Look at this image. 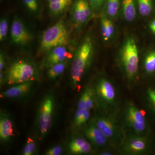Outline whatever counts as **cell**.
<instances>
[{
  "instance_id": "1",
  "label": "cell",
  "mask_w": 155,
  "mask_h": 155,
  "mask_svg": "<svg viewBox=\"0 0 155 155\" xmlns=\"http://www.w3.org/2000/svg\"><path fill=\"white\" fill-rule=\"evenodd\" d=\"M94 51L93 40L87 36L78 46L73 56L70 74L72 85L76 86L81 81L91 63Z\"/></svg>"
},
{
  "instance_id": "2",
  "label": "cell",
  "mask_w": 155,
  "mask_h": 155,
  "mask_svg": "<svg viewBox=\"0 0 155 155\" xmlns=\"http://www.w3.org/2000/svg\"><path fill=\"white\" fill-rule=\"evenodd\" d=\"M69 33L64 22L58 21L48 28L43 34L40 43V50L45 52L59 46H66L69 42Z\"/></svg>"
},
{
  "instance_id": "3",
  "label": "cell",
  "mask_w": 155,
  "mask_h": 155,
  "mask_svg": "<svg viewBox=\"0 0 155 155\" xmlns=\"http://www.w3.org/2000/svg\"><path fill=\"white\" fill-rule=\"evenodd\" d=\"M120 61L129 79L135 77L138 69L139 52L135 39L129 37L125 40L120 51Z\"/></svg>"
},
{
  "instance_id": "4",
  "label": "cell",
  "mask_w": 155,
  "mask_h": 155,
  "mask_svg": "<svg viewBox=\"0 0 155 155\" xmlns=\"http://www.w3.org/2000/svg\"><path fill=\"white\" fill-rule=\"evenodd\" d=\"M35 74L33 65L27 61H18L11 64L8 70L6 81L9 84H17L31 80Z\"/></svg>"
},
{
  "instance_id": "5",
  "label": "cell",
  "mask_w": 155,
  "mask_h": 155,
  "mask_svg": "<svg viewBox=\"0 0 155 155\" xmlns=\"http://www.w3.org/2000/svg\"><path fill=\"white\" fill-rule=\"evenodd\" d=\"M54 106V97L51 94L46 96L40 106L38 114L37 125L41 138L47 135L51 127Z\"/></svg>"
},
{
  "instance_id": "6",
  "label": "cell",
  "mask_w": 155,
  "mask_h": 155,
  "mask_svg": "<svg viewBox=\"0 0 155 155\" xmlns=\"http://www.w3.org/2000/svg\"><path fill=\"white\" fill-rule=\"evenodd\" d=\"M94 16L88 0H75L71 6V18L76 27L85 25Z\"/></svg>"
},
{
  "instance_id": "7",
  "label": "cell",
  "mask_w": 155,
  "mask_h": 155,
  "mask_svg": "<svg viewBox=\"0 0 155 155\" xmlns=\"http://www.w3.org/2000/svg\"><path fill=\"white\" fill-rule=\"evenodd\" d=\"M73 57L66 46H59L50 50L43 61L42 65L44 68H48L55 64L67 61Z\"/></svg>"
},
{
  "instance_id": "8",
  "label": "cell",
  "mask_w": 155,
  "mask_h": 155,
  "mask_svg": "<svg viewBox=\"0 0 155 155\" xmlns=\"http://www.w3.org/2000/svg\"><path fill=\"white\" fill-rule=\"evenodd\" d=\"M11 35L13 43L18 45L28 44L31 39V36L23 22L15 17L11 25Z\"/></svg>"
},
{
  "instance_id": "9",
  "label": "cell",
  "mask_w": 155,
  "mask_h": 155,
  "mask_svg": "<svg viewBox=\"0 0 155 155\" xmlns=\"http://www.w3.org/2000/svg\"><path fill=\"white\" fill-rule=\"evenodd\" d=\"M128 124L137 133L140 134L146 128L144 113L134 106L128 107L126 114Z\"/></svg>"
},
{
  "instance_id": "10",
  "label": "cell",
  "mask_w": 155,
  "mask_h": 155,
  "mask_svg": "<svg viewBox=\"0 0 155 155\" xmlns=\"http://www.w3.org/2000/svg\"><path fill=\"white\" fill-rule=\"evenodd\" d=\"M97 92L101 99L106 104H113L116 99V93L113 84L106 78H102L97 85Z\"/></svg>"
},
{
  "instance_id": "11",
  "label": "cell",
  "mask_w": 155,
  "mask_h": 155,
  "mask_svg": "<svg viewBox=\"0 0 155 155\" xmlns=\"http://www.w3.org/2000/svg\"><path fill=\"white\" fill-rule=\"evenodd\" d=\"M32 80L16 84L15 86L3 92L1 94L2 97L5 98H17L27 94L32 85Z\"/></svg>"
},
{
  "instance_id": "12",
  "label": "cell",
  "mask_w": 155,
  "mask_h": 155,
  "mask_svg": "<svg viewBox=\"0 0 155 155\" xmlns=\"http://www.w3.org/2000/svg\"><path fill=\"white\" fill-rule=\"evenodd\" d=\"M147 142L143 137L137 136H131L127 139L125 143V150L130 153H141L146 150Z\"/></svg>"
},
{
  "instance_id": "13",
  "label": "cell",
  "mask_w": 155,
  "mask_h": 155,
  "mask_svg": "<svg viewBox=\"0 0 155 155\" xmlns=\"http://www.w3.org/2000/svg\"><path fill=\"white\" fill-rule=\"evenodd\" d=\"M14 134V125L9 116L1 113L0 116V139L7 142L11 138Z\"/></svg>"
},
{
  "instance_id": "14",
  "label": "cell",
  "mask_w": 155,
  "mask_h": 155,
  "mask_svg": "<svg viewBox=\"0 0 155 155\" xmlns=\"http://www.w3.org/2000/svg\"><path fill=\"white\" fill-rule=\"evenodd\" d=\"M85 134L89 140L97 146H103L107 141V137L94 123L87 128Z\"/></svg>"
},
{
  "instance_id": "15",
  "label": "cell",
  "mask_w": 155,
  "mask_h": 155,
  "mask_svg": "<svg viewBox=\"0 0 155 155\" xmlns=\"http://www.w3.org/2000/svg\"><path fill=\"white\" fill-rule=\"evenodd\" d=\"M112 20L102 11L101 17V32L105 41L110 40L115 34V26Z\"/></svg>"
},
{
  "instance_id": "16",
  "label": "cell",
  "mask_w": 155,
  "mask_h": 155,
  "mask_svg": "<svg viewBox=\"0 0 155 155\" xmlns=\"http://www.w3.org/2000/svg\"><path fill=\"white\" fill-rule=\"evenodd\" d=\"M94 124L108 138L113 137L116 133V125L109 118L97 117L95 119Z\"/></svg>"
},
{
  "instance_id": "17",
  "label": "cell",
  "mask_w": 155,
  "mask_h": 155,
  "mask_svg": "<svg viewBox=\"0 0 155 155\" xmlns=\"http://www.w3.org/2000/svg\"><path fill=\"white\" fill-rule=\"evenodd\" d=\"M137 0H122V15L125 21L131 22L135 20L137 15Z\"/></svg>"
},
{
  "instance_id": "18",
  "label": "cell",
  "mask_w": 155,
  "mask_h": 155,
  "mask_svg": "<svg viewBox=\"0 0 155 155\" xmlns=\"http://www.w3.org/2000/svg\"><path fill=\"white\" fill-rule=\"evenodd\" d=\"M70 152L73 154H86L91 150V144L84 139L77 137L72 140L69 146Z\"/></svg>"
},
{
  "instance_id": "19",
  "label": "cell",
  "mask_w": 155,
  "mask_h": 155,
  "mask_svg": "<svg viewBox=\"0 0 155 155\" xmlns=\"http://www.w3.org/2000/svg\"><path fill=\"white\" fill-rule=\"evenodd\" d=\"M73 0H48V6L53 15H59L64 13L72 6Z\"/></svg>"
},
{
  "instance_id": "20",
  "label": "cell",
  "mask_w": 155,
  "mask_h": 155,
  "mask_svg": "<svg viewBox=\"0 0 155 155\" xmlns=\"http://www.w3.org/2000/svg\"><path fill=\"white\" fill-rule=\"evenodd\" d=\"M122 0H106L102 11L113 20L117 18L122 6Z\"/></svg>"
},
{
  "instance_id": "21",
  "label": "cell",
  "mask_w": 155,
  "mask_h": 155,
  "mask_svg": "<svg viewBox=\"0 0 155 155\" xmlns=\"http://www.w3.org/2000/svg\"><path fill=\"white\" fill-rule=\"evenodd\" d=\"M94 93L91 88L87 87L84 91L78 101V109L90 110L94 106Z\"/></svg>"
},
{
  "instance_id": "22",
  "label": "cell",
  "mask_w": 155,
  "mask_h": 155,
  "mask_svg": "<svg viewBox=\"0 0 155 155\" xmlns=\"http://www.w3.org/2000/svg\"><path fill=\"white\" fill-rule=\"evenodd\" d=\"M139 13L143 17H147L151 14L153 9V0H137Z\"/></svg>"
},
{
  "instance_id": "23",
  "label": "cell",
  "mask_w": 155,
  "mask_h": 155,
  "mask_svg": "<svg viewBox=\"0 0 155 155\" xmlns=\"http://www.w3.org/2000/svg\"><path fill=\"white\" fill-rule=\"evenodd\" d=\"M67 61L55 64L48 68V76L51 79H55L63 74L66 67Z\"/></svg>"
},
{
  "instance_id": "24",
  "label": "cell",
  "mask_w": 155,
  "mask_h": 155,
  "mask_svg": "<svg viewBox=\"0 0 155 155\" xmlns=\"http://www.w3.org/2000/svg\"><path fill=\"white\" fill-rule=\"evenodd\" d=\"M144 67L147 73L151 74L155 72V50L151 51L146 56Z\"/></svg>"
},
{
  "instance_id": "25",
  "label": "cell",
  "mask_w": 155,
  "mask_h": 155,
  "mask_svg": "<svg viewBox=\"0 0 155 155\" xmlns=\"http://www.w3.org/2000/svg\"><path fill=\"white\" fill-rule=\"evenodd\" d=\"M90 116V110L87 109H78L75 117V123L77 126H80L87 122Z\"/></svg>"
},
{
  "instance_id": "26",
  "label": "cell",
  "mask_w": 155,
  "mask_h": 155,
  "mask_svg": "<svg viewBox=\"0 0 155 155\" xmlns=\"http://www.w3.org/2000/svg\"><path fill=\"white\" fill-rule=\"evenodd\" d=\"M36 146L35 143L32 139L29 137L26 141L23 151L22 154L24 155H31L33 154L36 150Z\"/></svg>"
},
{
  "instance_id": "27",
  "label": "cell",
  "mask_w": 155,
  "mask_h": 155,
  "mask_svg": "<svg viewBox=\"0 0 155 155\" xmlns=\"http://www.w3.org/2000/svg\"><path fill=\"white\" fill-rule=\"evenodd\" d=\"M8 31V20L3 18L0 21V40L3 41L7 38Z\"/></svg>"
},
{
  "instance_id": "28",
  "label": "cell",
  "mask_w": 155,
  "mask_h": 155,
  "mask_svg": "<svg viewBox=\"0 0 155 155\" xmlns=\"http://www.w3.org/2000/svg\"><path fill=\"white\" fill-rule=\"evenodd\" d=\"M94 12H98L103 10L106 0H88Z\"/></svg>"
},
{
  "instance_id": "29",
  "label": "cell",
  "mask_w": 155,
  "mask_h": 155,
  "mask_svg": "<svg viewBox=\"0 0 155 155\" xmlns=\"http://www.w3.org/2000/svg\"><path fill=\"white\" fill-rule=\"evenodd\" d=\"M25 7L29 11L36 12L39 8L38 0H22Z\"/></svg>"
},
{
  "instance_id": "30",
  "label": "cell",
  "mask_w": 155,
  "mask_h": 155,
  "mask_svg": "<svg viewBox=\"0 0 155 155\" xmlns=\"http://www.w3.org/2000/svg\"><path fill=\"white\" fill-rule=\"evenodd\" d=\"M63 152V149L60 146H56L51 148L45 153L47 155H60Z\"/></svg>"
},
{
  "instance_id": "31",
  "label": "cell",
  "mask_w": 155,
  "mask_h": 155,
  "mask_svg": "<svg viewBox=\"0 0 155 155\" xmlns=\"http://www.w3.org/2000/svg\"><path fill=\"white\" fill-rule=\"evenodd\" d=\"M148 94L150 101L152 103L153 105L155 108V91L150 89L148 91Z\"/></svg>"
},
{
  "instance_id": "32",
  "label": "cell",
  "mask_w": 155,
  "mask_h": 155,
  "mask_svg": "<svg viewBox=\"0 0 155 155\" xmlns=\"http://www.w3.org/2000/svg\"><path fill=\"white\" fill-rule=\"evenodd\" d=\"M5 55L3 53L1 52L0 54V71L2 72L3 69L5 68Z\"/></svg>"
},
{
  "instance_id": "33",
  "label": "cell",
  "mask_w": 155,
  "mask_h": 155,
  "mask_svg": "<svg viewBox=\"0 0 155 155\" xmlns=\"http://www.w3.org/2000/svg\"><path fill=\"white\" fill-rule=\"evenodd\" d=\"M149 28L152 32H153L155 35V19H153L150 22Z\"/></svg>"
}]
</instances>
